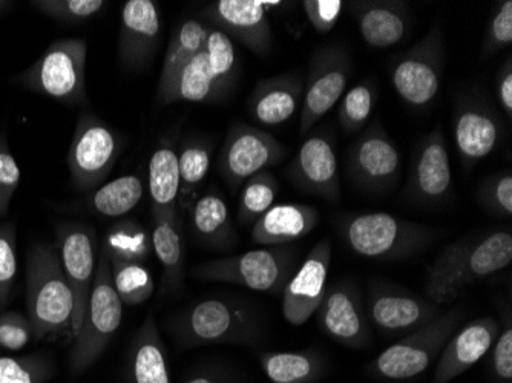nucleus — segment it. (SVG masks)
Masks as SVG:
<instances>
[{
  "label": "nucleus",
  "instance_id": "obj_1",
  "mask_svg": "<svg viewBox=\"0 0 512 383\" xmlns=\"http://www.w3.org/2000/svg\"><path fill=\"white\" fill-rule=\"evenodd\" d=\"M512 261V235L496 230L480 238H463L445 247L428 269L425 295L444 307L456 301L468 285L500 272Z\"/></svg>",
  "mask_w": 512,
  "mask_h": 383
},
{
  "label": "nucleus",
  "instance_id": "obj_2",
  "mask_svg": "<svg viewBox=\"0 0 512 383\" xmlns=\"http://www.w3.org/2000/svg\"><path fill=\"white\" fill-rule=\"evenodd\" d=\"M166 330L184 350L215 344L255 347L264 338V322L258 310L235 298L195 302L177 313Z\"/></svg>",
  "mask_w": 512,
  "mask_h": 383
},
{
  "label": "nucleus",
  "instance_id": "obj_3",
  "mask_svg": "<svg viewBox=\"0 0 512 383\" xmlns=\"http://www.w3.org/2000/svg\"><path fill=\"white\" fill-rule=\"evenodd\" d=\"M27 311L37 341L71 333L74 295L56 246L39 244L28 253Z\"/></svg>",
  "mask_w": 512,
  "mask_h": 383
},
{
  "label": "nucleus",
  "instance_id": "obj_4",
  "mask_svg": "<svg viewBox=\"0 0 512 383\" xmlns=\"http://www.w3.org/2000/svg\"><path fill=\"white\" fill-rule=\"evenodd\" d=\"M338 230L356 255L379 261L411 258L427 249L437 236L436 230L385 212L341 218Z\"/></svg>",
  "mask_w": 512,
  "mask_h": 383
},
{
  "label": "nucleus",
  "instance_id": "obj_5",
  "mask_svg": "<svg viewBox=\"0 0 512 383\" xmlns=\"http://www.w3.org/2000/svg\"><path fill=\"white\" fill-rule=\"evenodd\" d=\"M123 321V302L112 282L111 259L105 247L100 252L88 308L69 354V371L80 376L96 364Z\"/></svg>",
  "mask_w": 512,
  "mask_h": 383
},
{
  "label": "nucleus",
  "instance_id": "obj_6",
  "mask_svg": "<svg viewBox=\"0 0 512 383\" xmlns=\"http://www.w3.org/2000/svg\"><path fill=\"white\" fill-rule=\"evenodd\" d=\"M237 74L238 56L234 42L217 28H212L203 50L184 66L160 103L217 102L234 88Z\"/></svg>",
  "mask_w": 512,
  "mask_h": 383
},
{
  "label": "nucleus",
  "instance_id": "obj_7",
  "mask_svg": "<svg viewBox=\"0 0 512 383\" xmlns=\"http://www.w3.org/2000/svg\"><path fill=\"white\" fill-rule=\"evenodd\" d=\"M462 318V307L442 311L436 319L382 351L371 364V374L387 380H408L424 373L456 333Z\"/></svg>",
  "mask_w": 512,
  "mask_h": 383
},
{
  "label": "nucleus",
  "instance_id": "obj_8",
  "mask_svg": "<svg viewBox=\"0 0 512 383\" xmlns=\"http://www.w3.org/2000/svg\"><path fill=\"white\" fill-rule=\"evenodd\" d=\"M296 252L292 247L269 246L243 255L207 261L191 270L203 281L243 285L255 292H284L295 269Z\"/></svg>",
  "mask_w": 512,
  "mask_h": 383
},
{
  "label": "nucleus",
  "instance_id": "obj_9",
  "mask_svg": "<svg viewBox=\"0 0 512 383\" xmlns=\"http://www.w3.org/2000/svg\"><path fill=\"white\" fill-rule=\"evenodd\" d=\"M88 48L80 39H60L34 62L19 82L31 92L66 105H83L86 97Z\"/></svg>",
  "mask_w": 512,
  "mask_h": 383
},
{
  "label": "nucleus",
  "instance_id": "obj_10",
  "mask_svg": "<svg viewBox=\"0 0 512 383\" xmlns=\"http://www.w3.org/2000/svg\"><path fill=\"white\" fill-rule=\"evenodd\" d=\"M120 152L119 135L96 115H80L68 152L69 174L74 186L80 192L91 194L111 174Z\"/></svg>",
  "mask_w": 512,
  "mask_h": 383
},
{
  "label": "nucleus",
  "instance_id": "obj_11",
  "mask_svg": "<svg viewBox=\"0 0 512 383\" xmlns=\"http://www.w3.org/2000/svg\"><path fill=\"white\" fill-rule=\"evenodd\" d=\"M444 31L437 22L430 33L396 59L391 83L399 97L411 106L430 105L444 73Z\"/></svg>",
  "mask_w": 512,
  "mask_h": 383
},
{
  "label": "nucleus",
  "instance_id": "obj_12",
  "mask_svg": "<svg viewBox=\"0 0 512 383\" xmlns=\"http://www.w3.org/2000/svg\"><path fill=\"white\" fill-rule=\"evenodd\" d=\"M56 247L63 272L73 290L74 316L71 334L74 336L82 325L99 266V239L96 229L88 224H59L56 229Z\"/></svg>",
  "mask_w": 512,
  "mask_h": 383
},
{
  "label": "nucleus",
  "instance_id": "obj_13",
  "mask_svg": "<svg viewBox=\"0 0 512 383\" xmlns=\"http://www.w3.org/2000/svg\"><path fill=\"white\" fill-rule=\"evenodd\" d=\"M284 157L286 148L269 132L237 123L227 132L218 157V169L227 186L238 190L253 175L276 166Z\"/></svg>",
  "mask_w": 512,
  "mask_h": 383
},
{
  "label": "nucleus",
  "instance_id": "obj_14",
  "mask_svg": "<svg viewBox=\"0 0 512 383\" xmlns=\"http://www.w3.org/2000/svg\"><path fill=\"white\" fill-rule=\"evenodd\" d=\"M352 73V60L339 45L325 46L313 56L302 94L299 134L306 137L344 95Z\"/></svg>",
  "mask_w": 512,
  "mask_h": 383
},
{
  "label": "nucleus",
  "instance_id": "obj_15",
  "mask_svg": "<svg viewBox=\"0 0 512 383\" xmlns=\"http://www.w3.org/2000/svg\"><path fill=\"white\" fill-rule=\"evenodd\" d=\"M367 315L388 338H399L436 319L442 307L398 285L375 279L368 289Z\"/></svg>",
  "mask_w": 512,
  "mask_h": 383
},
{
  "label": "nucleus",
  "instance_id": "obj_16",
  "mask_svg": "<svg viewBox=\"0 0 512 383\" xmlns=\"http://www.w3.org/2000/svg\"><path fill=\"white\" fill-rule=\"evenodd\" d=\"M319 328L329 338L345 347L365 350L370 347V319L358 285L341 279L329 285L322 296L318 310Z\"/></svg>",
  "mask_w": 512,
  "mask_h": 383
},
{
  "label": "nucleus",
  "instance_id": "obj_17",
  "mask_svg": "<svg viewBox=\"0 0 512 383\" xmlns=\"http://www.w3.org/2000/svg\"><path fill=\"white\" fill-rule=\"evenodd\" d=\"M347 164L356 186L375 194L390 189L401 174V154L379 120L353 143Z\"/></svg>",
  "mask_w": 512,
  "mask_h": 383
},
{
  "label": "nucleus",
  "instance_id": "obj_18",
  "mask_svg": "<svg viewBox=\"0 0 512 383\" xmlns=\"http://www.w3.org/2000/svg\"><path fill=\"white\" fill-rule=\"evenodd\" d=\"M286 174L302 192L324 198L329 203L341 200L335 143L324 132L312 135L302 143Z\"/></svg>",
  "mask_w": 512,
  "mask_h": 383
},
{
  "label": "nucleus",
  "instance_id": "obj_19",
  "mask_svg": "<svg viewBox=\"0 0 512 383\" xmlns=\"http://www.w3.org/2000/svg\"><path fill=\"white\" fill-rule=\"evenodd\" d=\"M330 264L332 244L329 239H324L310 250L306 261L284 287L283 315L293 327L306 324L318 310L327 289Z\"/></svg>",
  "mask_w": 512,
  "mask_h": 383
},
{
  "label": "nucleus",
  "instance_id": "obj_20",
  "mask_svg": "<svg viewBox=\"0 0 512 383\" xmlns=\"http://www.w3.org/2000/svg\"><path fill=\"white\" fill-rule=\"evenodd\" d=\"M451 183L453 175L447 143L440 129H434L414 154L405 200L424 206L442 204L450 197Z\"/></svg>",
  "mask_w": 512,
  "mask_h": 383
},
{
  "label": "nucleus",
  "instance_id": "obj_21",
  "mask_svg": "<svg viewBox=\"0 0 512 383\" xmlns=\"http://www.w3.org/2000/svg\"><path fill=\"white\" fill-rule=\"evenodd\" d=\"M204 16L256 56H266L272 48V28L263 0H218L204 10Z\"/></svg>",
  "mask_w": 512,
  "mask_h": 383
},
{
  "label": "nucleus",
  "instance_id": "obj_22",
  "mask_svg": "<svg viewBox=\"0 0 512 383\" xmlns=\"http://www.w3.org/2000/svg\"><path fill=\"white\" fill-rule=\"evenodd\" d=\"M453 126L457 151L465 166L493 154L503 140L499 115L480 97H467L457 105Z\"/></svg>",
  "mask_w": 512,
  "mask_h": 383
},
{
  "label": "nucleus",
  "instance_id": "obj_23",
  "mask_svg": "<svg viewBox=\"0 0 512 383\" xmlns=\"http://www.w3.org/2000/svg\"><path fill=\"white\" fill-rule=\"evenodd\" d=\"M500 324L493 318H480L454 333L440 353L431 383H448L470 370L493 348Z\"/></svg>",
  "mask_w": 512,
  "mask_h": 383
},
{
  "label": "nucleus",
  "instance_id": "obj_24",
  "mask_svg": "<svg viewBox=\"0 0 512 383\" xmlns=\"http://www.w3.org/2000/svg\"><path fill=\"white\" fill-rule=\"evenodd\" d=\"M161 19L152 0H129L122 8L119 56L126 68H142L154 56Z\"/></svg>",
  "mask_w": 512,
  "mask_h": 383
},
{
  "label": "nucleus",
  "instance_id": "obj_25",
  "mask_svg": "<svg viewBox=\"0 0 512 383\" xmlns=\"http://www.w3.org/2000/svg\"><path fill=\"white\" fill-rule=\"evenodd\" d=\"M407 4L402 2H352L350 13L355 17L362 39L375 50L398 45L408 33Z\"/></svg>",
  "mask_w": 512,
  "mask_h": 383
},
{
  "label": "nucleus",
  "instance_id": "obj_26",
  "mask_svg": "<svg viewBox=\"0 0 512 383\" xmlns=\"http://www.w3.org/2000/svg\"><path fill=\"white\" fill-rule=\"evenodd\" d=\"M302 94L304 83L298 74H284L261 80L256 83L250 95V112L261 125H283L298 111Z\"/></svg>",
  "mask_w": 512,
  "mask_h": 383
},
{
  "label": "nucleus",
  "instance_id": "obj_27",
  "mask_svg": "<svg viewBox=\"0 0 512 383\" xmlns=\"http://www.w3.org/2000/svg\"><path fill=\"white\" fill-rule=\"evenodd\" d=\"M319 221L315 207L304 204H278L270 207L253 224L252 241L260 246H286L309 235Z\"/></svg>",
  "mask_w": 512,
  "mask_h": 383
},
{
  "label": "nucleus",
  "instance_id": "obj_28",
  "mask_svg": "<svg viewBox=\"0 0 512 383\" xmlns=\"http://www.w3.org/2000/svg\"><path fill=\"white\" fill-rule=\"evenodd\" d=\"M152 229V250L163 267V295L174 296L184 282V241L180 215H157Z\"/></svg>",
  "mask_w": 512,
  "mask_h": 383
},
{
  "label": "nucleus",
  "instance_id": "obj_29",
  "mask_svg": "<svg viewBox=\"0 0 512 383\" xmlns=\"http://www.w3.org/2000/svg\"><path fill=\"white\" fill-rule=\"evenodd\" d=\"M128 361L129 382L172 383L165 344L152 316L134 334Z\"/></svg>",
  "mask_w": 512,
  "mask_h": 383
},
{
  "label": "nucleus",
  "instance_id": "obj_30",
  "mask_svg": "<svg viewBox=\"0 0 512 383\" xmlns=\"http://www.w3.org/2000/svg\"><path fill=\"white\" fill-rule=\"evenodd\" d=\"M189 218L195 239L206 249L227 252L237 246V232L230 221L226 201L217 194H206L195 200Z\"/></svg>",
  "mask_w": 512,
  "mask_h": 383
},
{
  "label": "nucleus",
  "instance_id": "obj_31",
  "mask_svg": "<svg viewBox=\"0 0 512 383\" xmlns=\"http://www.w3.org/2000/svg\"><path fill=\"white\" fill-rule=\"evenodd\" d=\"M149 195L152 213L157 215H178V194H180V171L178 151L172 140L158 143L149 160Z\"/></svg>",
  "mask_w": 512,
  "mask_h": 383
},
{
  "label": "nucleus",
  "instance_id": "obj_32",
  "mask_svg": "<svg viewBox=\"0 0 512 383\" xmlns=\"http://www.w3.org/2000/svg\"><path fill=\"white\" fill-rule=\"evenodd\" d=\"M211 30L212 28L207 27L206 23L197 19L184 20L175 28L174 33L171 34V40H169L165 62H163L160 80H158V103L163 100L178 74L183 71L184 66L188 65L203 50Z\"/></svg>",
  "mask_w": 512,
  "mask_h": 383
},
{
  "label": "nucleus",
  "instance_id": "obj_33",
  "mask_svg": "<svg viewBox=\"0 0 512 383\" xmlns=\"http://www.w3.org/2000/svg\"><path fill=\"white\" fill-rule=\"evenodd\" d=\"M261 367L272 383H315L325 370L321 351H267L260 356Z\"/></svg>",
  "mask_w": 512,
  "mask_h": 383
},
{
  "label": "nucleus",
  "instance_id": "obj_34",
  "mask_svg": "<svg viewBox=\"0 0 512 383\" xmlns=\"http://www.w3.org/2000/svg\"><path fill=\"white\" fill-rule=\"evenodd\" d=\"M145 184L138 175L115 178L92 190L85 200L86 209L100 217H125L142 201Z\"/></svg>",
  "mask_w": 512,
  "mask_h": 383
},
{
  "label": "nucleus",
  "instance_id": "obj_35",
  "mask_svg": "<svg viewBox=\"0 0 512 383\" xmlns=\"http://www.w3.org/2000/svg\"><path fill=\"white\" fill-rule=\"evenodd\" d=\"M211 169V148L204 141L189 140L178 151V171H180V194L178 212L191 209L195 203L198 187Z\"/></svg>",
  "mask_w": 512,
  "mask_h": 383
},
{
  "label": "nucleus",
  "instance_id": "obj_36",
  "mask_svg": "<svg viewBox=\"0 0 512 383\" xmlns=\"http://www.w3.org/2000/svg\"><path fill=\"white\" fill-rule=\"evenodd\" d=\"M111 270L115 292L123 304L140 305L151 298L154 293V278L143 264L111 259Z\"/></svg>",
  "mask_w": 512,
  "mask_h": 383
},
{
  "label": "nucleus",
  "instance_id": "obj_37",
  "mask_svg": "<svg viewBox=\"0 0 512 383\" xmlns=\"http://www.w3.org/2000/svg\"><path fill=\"white\" fill-rule=\"evenodd\" d=\"M278 195V181L270 172H260L243 184L240 204H238V221L243 226L255 224L264 213L273 207Z\"/></svg>",
  "mask_w": 512,
  "mask_h": 383
},
{
  "label": "nucleus",
  "instance_id": "obj_38",
  "mask_svg": "<svg viewBox=\"0 0 512 383\" xmlns=\"http://www.w3.org/2000/svg\"><path fill=\"white\" fill-rule=\"evenodd\" d=\"M103 247L111 259L143 264L151 252L152 239L140 224L120 223L109 230Z\"/></svg>",
  "mask_w": 512,
  "mask_h": 383
},
{
  "label": "nucleus",
  "instance_id": "obj_39",
  "mask_svg": "<svg viewBox=\"0 0 512 383\" xmlns=\"http://www.w3.org/2000/svg\"><path fill=\"white\" fill-rule=\"evenodd\" d=\"M376 102V88L373 83L365 82L358 83L353 86L342 99L341 106H339V123L342 129L347 131L348 134L358 132L359 129L364 128L365 123L370 118L371 111Z\"/></svg>",
  "mask_w": 512,
  "mask_h": 383
},
{
  "label": "nucleus",
  "instance_id": "obj_40",
  "mask_svg": "<svg viewBox=\"0 0 512 383\" xmlns=\"http://www.w3.org/2000/svg\"><path fill=\"white\" fill-rule=\"evenodd\" d=\"M53 376V362L42 354L0 357V383H45Z\"/></svg>",
  "mask_w": 512,
  "mask_h": 383
},
{
  "label": "nucleus",
  "instance_id": "obj_41",
  "mask_svg": "<svg viewBox=\"0 0 512 383\" xmlns=\"http://www.w3.org/2000/svg\"><path fill=\"white\" fill-rule=\"evenodd\" d=\"M17 275L16 224H0V311L10 304Z\"/></svg>",
  "mask_w": 512,
  "mask_h": 383
},
{
  "label": "nucleus",
  "instance_id": "obj_42",
  "mask_svg": "<svg viewBox=\"0 0 512 383\" xmlns=\"http://www.w3.org/2000/svg\"><path fill=\"white\" fill-rule=\"evenodd\" d=\"M479 201L486 212L509 218L512 215V174L500 172L486 178L479 187Z\"/></svg>",
  "mask_w": 512,
  "mask_h": 383
},
{
  "label": "nucleus",
  "instance_id": "obj_43",
  "mask_svg": "<svg viewBox=\"0 0 512 383\" xmlns=\"http://www.w3.org/2000/svg\"><path fill=\"white\" fill-rule=\"evenodd\" d=\"M33 5L51 19L73 23L96 16L106 4L102 0H39Z\"/></svg>",
  "mask_w": 512,
  "mask_h": 383
},
{
  "label": "nucleus",
  "instance_id": "obj_44",
  "mask_svg": "<svg viewBox=\"0 0 512 383\" xmlns=\"http://www.w3.org/2000/svg\"><path fill=\"white\" fill-rule=\"evenodd\" d=\"M19 164L8 146L7 132L0 131V218L10 212L11 201L20 184Z\"/></svg>",
  "mask_w": 512,
  "mask_h": 383
},
{
  "label": "nucleus",
  "instance_id": "obj_45",
  "mask_svg": "<svg viewBox=\"0 0 512 383\" xmlns=\"http://www.w3.org/2000/svg\"><path fill=\"white\" fill-rule=\"evenodd\" d=\"M33 339V328L27 316L19 311L0 313V350L19 351Z\"/></svg>",
  "mask_w": 512,
  "mask_h": 383
},
{
  "label": "nucleus",
  "instance_id": "obj_46",
  "mask_svg": "<svg viewBox=\"0 0 512 383\" xmlns=\"http://www.w3.org/2000/svg\"><path fill=\"white\" fill-rule=\"evenodd\" d=\"M512 43V2L505 0L497 8L483 40V56H493Z\"/></svg>",
  "mask_w": 512,
  "mask_h": 383
},
{
  "label": "nucleus",
  "instance_id": "obj_47",
  "mask_svg": "<svg viewBox=\"0 0 512 383\" xmlns=\"http://www.w3.org/2000/svg\"><path fill=\"white\" fill-rule=\"evenodd\" d=\"M344 5L341 0H306V2H302L307 19L319 34L330 33L335 28L339 16L344 11Z\"/></svg>",
  "mask_w": 512,
  "mask_h": 383
},
{
  "label": "nucleus",
  "instance_id": "obj_48",
  "mask_svg": "<svg viewBox=\"0 0 512 383\" xmlns=\"http://www.w3.org/2000/svg\"><path fill=\"white\" fill-rule=\"evenodd\" d=\"M491 361L497 380L500 383H512V325L509 316L505 328L497 334Z\"/></svg>",
  "mask_w": 512,
  "mask_h": 383
},
{
  "label": "nucleus",
  "instance_id": "obj_49",
  "mask_svg": "<svg viewBox=\"0 0 512 383\" xmlns=\"http://www.w3.org/2000/svg\"><path fill=\"white\" fill-rule=\"evenodd\" d=\"M497 95H499L500 105L503 111L512 117V60L511 57L506 59L505 65L502 66L497 80Z\"/></svg>",
  "mask_w": 512,
  "mask_h": 383
},
{
  "label": "nucleus",
  "instance_id": "obj_50",
  "mask_svg": "<svg viewBox=\"0 0 512 383\" xmlns=\"http://www.w3.org/2000/svg\"><path fill=\"white\" fill-rule=\"evenodd\" d=\"M183 383H234L229 374L215 368H206V370H197L189 374Z\"/></svg>",
  "mask_w": 512,
  "mask_h": 383
},
{
  "label": "nucleus",
  "instance_id": "obj_51",
  "mask_svg": "<svg viewBox=\"0 0 512 383\" xmlns=\"http://www.w3.org/2000/svg\"><path fill=\"white\" fill-rule=\"evenodd\" d=\"M8 5H10L8 4V2H2V0H0V13H2V11H4L5 8L8 7Z\"/></svg>",
  "mask_w": 512,
  "mask_h": 383
}]
</instances>
